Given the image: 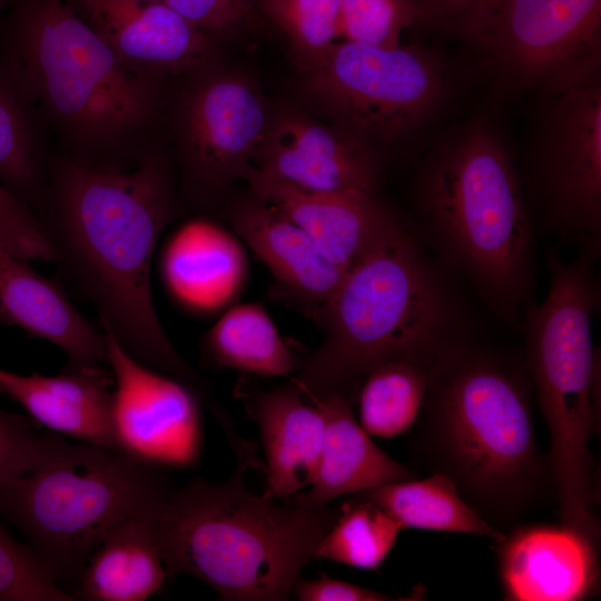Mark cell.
Returning a JSON list of instances; mask_svg holds the SVG:
<instances>
[{"mask_svg":"<svg viewBox=\"0 0 601 601\" xmlns=\"http://www.w3.org/2000/svg\"><path fill=\"white\" fill-rule=\"evenodd\" d=\"M230 221L282 288L319 318L345 272L304 229L256 197L236 206Z\"/></svg>","mask_w":601,"mask_h":601,"instance_id":"obj_21","label":"cell"},{"mask_svg":"<svg viewBox=\"0 0 601 601\" xmlns=\"http://www.w3.org/2000/svg\"><path fill=\"white\" fill-rule=\"evenodd\" d=\"M169 492L160 467L48 434L32 467L0 489V512L65 590L77 588L88 558L112 528L156 510Z\"/></svg>","mask_w":601,"mask_h":601,"instance_id":"obj_5","label":"cell"},{"mask_svg":"<svg viewBox=\"0 0 601 601\" xmlns=\"http://www.w3.org/2000/svg\"><path fill=\"white\" fill-rule=\"evenodd\" d=\"M594 300L585 265L554 263L548 295L530 316L528 367L550 431L549 465L561 524L598 542L590 452L599 377L591 334Z\"/></svg>","mask_w":601,"mask_h":601,"instance_id":"obj_7","label":"cell"},{"mask_svg":"<svg viewBox=\"0 0 601 601\" xmlns=\"http://www.w3.org/2000/svg\"><path fill=\"white\" fill-rule=\"evenodd\" d=\"M8 65L30 98L86 145L112 144L155 111L146 73L127 66L67 0H19Z\"/></svg>","mask_w":601,"mask_h":601,"instance_id":"obj_6","label":"cell"},{"mask_svg":"<svg viewBox=\"0 0 601 601\" xmlns=\"http://www.w3.org/2000/svg\"><path fill=\"white\" fill-rule=\"evenodd\" d=\"M544 139L548 186L559 214L597 233L601 219V83L599 68L553 89Z\"/></svg>","mask_w":601,"mask_h":601,"instance_id":"obj_14","label":"cell"},{"mask_svg":"<svg viewBox=\"0 0 601 601\" xmlns=\"http://www.w3.org/2000/svg\"><path fill=\"white\" fill-rule=\"evenodd\" d=\"M3 1H4V0H0V8H1V6H2Z\"/></svg>","mask_w":601,"mask_h":601,"instance_id":"obj_38","label":"cell"},{"mask_svg":"<svg viewBox=\"0 0 601 601\" xmlns=\"http://www.w3.org/2000/svg\"><path fill=\"white\" fill-rule=\"evenodd\" d=\"M342 0H263L306 72L319 63L341 37Z\"/></svg>","mask_w":601,"mask_h":601,"instance_id":"obj_30","label":"cell"},{"mask_svg":"<svg viewBox=\"0 0 601 601\" xmlns=\"http://www.w3.org/2000/svg\"><path fill=\"white\" fill-rule=\"evenodd\" d=\"M159 506L121 521L105 535L82 569L76 599L145 601L161 589L168 574L155 531Z\"/></svg>","mask_w":601,"mask_h":601,"instance_id":"obj_24","label":"cell"},{"mask_svg":"<svg viewBox=\"0 0 601 601\" xmlns=\"http://www.w3.org/2000/svg\"><path fill=\"white\" fill-rule=\"evenodd\" d=\"M52 203L55 258L93 302L104 329L141 363L208 397L165 334L151 295L154 253L173 213L162 159L147 156L130 171L65 161L53 176Z\"/></svg>","mask_w":601,"mask_h":601,"instance_id":"obj_1","label":"cell"},{"mask_svg":"<svg viewBox=\"0 0 601 601\" xmlns=\"http://www.w3.org/2000/svg\"><path fill=\"white\" fill-rule=\"evenodd\" d=\"M30 99L8 62H0V183L26 206L41 177Z\"/></svg>","mask_w":601,"mask_h":601,"instance_id":"obj_28","label":"cell"},{"mask_svg":"<svg viewBox=\"0 0 601 601\" xmlns=\"http://www.w3.org/2000/svg\"><path fill=\"white\" fill-rule=\"evenodd\" d=\"M421 200L443 245L501 306L523 296L531 229L521 189L499 138L466 129L432 159Z\"/></svg>","mask_w":601,"mask_h":601,"instance_id":"obj_8","label":"cell"},{"mask_svg":"<svg viewBox=\"0 0 601 601\" xmlns=\"http://www.w3.org/2000/svg\"><path fill=\"white\" fill-rule=\"evenodd\" d=\"M505 0H413L418 20L483 45Z\"/></svg>","mask_w":601,"mask_h":601,"instance_id":"obj_33","label":"cell"},{"mask_svg":"<svg viewBox=\"0 0 601 601\" xmlns=\"http://www.w3.org/2000/svg\"><path fill=\"white\" fill-rule=\"evenodd\" d=\"M318 319L324 341L295 378L311 402L329 394L354 401L374 367L396 359L432 364L450 347L445 295L395 218L345 273Z\"/></svg>","mask_w":601,"mask_h":601,"instance_id":"obj_4","label":"cell"},{"mask_svg":"<svg viewBox=\"0 0 601 601\" xmlns=\"http://www.w3.org/2000/svg\"><path fill=\"white\" fill-rule=\"evenodd\" d=\"M415 20L413 0H342L341 4V36L347 41L394 48Z\"/></svg>","mask_w":601,"mask_h":601,"instance_id":"obj_31","label":"cell"},{"mask_svg":"<svg viewBox=\"0 0 601 601\" xmlns=\"http://www.w3.org/2000/svg\"><path fill=\"white\" fill-rule=\"evenodd\" d=\"M204 351L215 364L265 377L284 376L300 364L266 311L240 304L209 329Z\"/></svg>","mask_w":601,"mask_h":601,"instance_id":"obj_26","label":"cell"},{"mask_svg":"<svg viewBox=\"0 0 601 601\" xmlns=\"http://www.w3.org/2000/svg\"><path fill=\"white\" fill-rule=\"evenodd\" d=\"M0 323L55 344L68 356V366L108 365L105 332L96 329L55 283L2 246Z\"/></svg>","mask_w":601,"mask_h":601,"instance_id":"obj_19","label":"cell"},{"mask_svg":"<svg viewBox=\"0 0 601 601\" xmlns=\"http://www.w3.org/2000/svg\"><path fill=\"white\" fill-rule=\"evenodd\" d=\"M506 600L578 601L597 593V544L563 524L513 529L496 542Z\"/></svg>","mask_w":601,"mask_h":601,"instance_id":"obj_15","label":"cell"},{"mask_svg":"<svg viewBox=\"0 0 601 601\" xmlns=\"http://www.w3.org/2000/svg\"><path fill=\"white\" fill-rule=\"evenodd\" d=\"M353 400L329 394L312 403L324 416L325 430L317 472L308 491L293 497L326 505L390 482L414 479L415 473L380 449L356 421Z\"/></svg>","mask_w":601,"mask_h":601,"instance_id":"obj_22","label":"cell"},{"mask_svg":"<svg viewBox=\"0 0 601 601\" xmlns=\"http://www.w3.org/2000/svg\"><path fill=\"white\" fill-rule=\"evenodd\" d=\"M292 594L299 601H388L393 595L322 574L319 578L298 579Z\"/></svg>","mask_w":601,"mask_h":601,"instance_id":"obj_37","label":"cell"},{"mask_svg":"<svg viewBox=\"0 0 601 601\" xmlns=\"http://www.w3.org/2000/svg\"><path fill=\"white\" fill-rule=\"evenodd\" d=\"M41 439L30 422L0 408V489L32 467Z\"/></svg>","mask_w":601,"mask_h":601,"instance_id":"obj_36","label":"cell"},{"mask_svg":"<svg viewBox=\"0 0 601 601\" xmlns=\"http://www.w3.org/2000/svg\"><path fill=\"white\" fill-rule=\"evenodd\" d=\"M482 46L518 82L556 89L600 67L601 0H505Z\"/></svg>","mask_w":601,"mask_h":601,"instance_id":"obj_10","label":"cell"},{"mask_svg":"<svg viewBox=\"0 0 601 601\" xmlns=\"http://www.w3.org/2000/svg\"><path fill=\"white\" fill-rule=\"evenodd\" d=\"M352 496L377 504L402 529L475 534L495 542L505 536L463 499L452 479L440 472L424 480L390 482Z\"/></svg>","mask_w":601,"mask_h":601,"instance_id":"obj_25","label":"cell"},{"mask_svg":"<svg viewBox=\"0 0 601 601\" xmlns=\"http://www.w3.org/2000/svg\"><path fill=\"white\" fill-rule=\"evenodd\" d=\"M252 168L309 193L375 195L378 178L371 144L298 111L269 119Z\"/></svg>","mask_w":601,"mask_h":601,"instance_id":"obj_13","label":"cell"},{"mask_svg":"<svg viewBox=\"0 0 601 601\" xmlns=\"http://www.w3.org/2000/svg\"><path fill=\"white\" fill-rule=\"evenodd\" d=\"M306 73V89L337 125L368 144H391L417 128L445 95L444 69L416 47L337 41Z\"/></svg>","mask_w":601,"mask_h":601,"instance_id":"obj_9","label":"cell"},{"mask_svg":"<svg viewBox=\"0 0 601 601\" xmlns=\"http://www.w3.org/2000/svg\"><path fill=\"white\" fill-rule=\"evenodd\" d=\"M402 526L377 504L352 496L318 542L314 558L362 570H377L394 548Z\"/></svg>","mask_w":601,"mask_h":601,"instance_id":"obj_29","label":"cell"},{"mask_svg":"<svg viewBox=\"0 0 601 601\" xmlns=\"http://www.w3.org/2000/svg\"><path fill=\"white\" fill-rule=\"evenodd\" d=\"M104 332L114 378L111 426L117 450L160 469L194 464L201 447L197 394L138 361Z\"/></svg>","mask_w":601,"mask_h":601,"instance_id":"obj_11","label":"cell"},{"mask_svg":"<svg viewBox=\"0 0 601 601\" xmlns=\"http://www.w3.org/2000/svg\"><path fill=\"white\" fill-rule=\"evenodd\" d=\"M175 11L210 36L237 31L252 18V0H148Z\"/></svg>","mask_w":601,"mask_h":601,"instance_id":"obj_35","label":"cell"},{"mask_svg":"<svg viewBox=\"0 0 601 601\" xmlns=\"http://www.w3.org/2000/svg\"><path fill=\"white\" fill-rule=\"evenodd\" d=\"M257 422L265 451L267 485L264 495L288 499L315 479L324 439V416L294 383L244 394Z\"/></svg>","mask_w":601,"mask_h":601,"instance_id":"obj_20","label":"cell"},{"mask_svg":"<svg viewBox=\"0 0 601 601\" xmlns=\"http://www.w3.org/2000/svg\"><path fill=\"white\" fill-rule=\"evenodd\" d=\"M161 269L177 300L191 309L210 312L236 296L246 260L234 236L214 223L197 219L183 225L168 240Z\"/></svg>","mask_w":601,"mask_h":601,"instance_id":"obj_23","label":"cell"},{"mask_svg":"<svg viewBox=\"0 0 601 601\" xmlns=\"http://www.w3.org/2000/svg\"><path fill=\"white\" fill-rule=\"evenodd\" d=\"M255 462L237 459L224 482L196 479L170 490L155 518L168 579L194 575L229 601L292 595L338 510L252 493L243 475Z\"/></svg>","mask_w":601,"mask_h":601,"instance_id":"obj_3","label":"cell"},{"mask_svg":"<svg viewBox=\"0 0 601 601\" xmlns=\"http://www.w3.org/2000/svg\"><path fill=\"white\" fill-rule=\"evenodd\" d=\"M46 572L32 550L0 526V601H71Z\"/></svg>","mask_w":601,"mask_h":601,"instance_id":"obj_32","label":"cell"},{"mask_svg":"<svg viewBox=\"0 0 601 601\" xmlns=\"http://www.w3.org/2000/svg\"><path fill=\"white\" fill-rule=\"evenodd\" d=\"M130 68L184 71L205 63L213 38L169 8L148 0H68Z\"/></svg>","mask_w":601,"mask_h":601,"instance_id":"obj_16","label":"cell"},{"mask_svg":"<svg viewBox=\"0 0 601 601\" xmlns=\"http://www.w3.org/2000/svg\"><path fill=\"white\" fill-rule=\"evenodd\" d=\"M0 246L26 260L55 259L47 230L28 206L0 183Z\"/></svg>","mask_w":601,"mask_h":601,"instance_id":"obj_34","label":"cell"},{"mask_svg":"<svg viewBox=\"0 0 601 601\" xmlns=\"http://www.w3.org/2000/svg\"><path fill=\"white\" fill-rule=\"evenodd\" d=\"M432 364L396 359L371 370L357 392L359 424L371 436L406 433L422 411Z\"/></svg>","mask_w":601,"mask_h":601,"instance_id":"obj_27","label":"cell"},{"mask_svg":"<svg viewBox=\"0 0 601 601\" xmlns=\"http://www.w3.org/2000/svg\"><path fill=\"white\" fill-rule=\"evenodd\" d=\"M114 378L102 365L68 366L55 376L0 368V392L41 425L82 443L117 450L112 426Z\"/></svg>","mask_w":601,"mask_h":601,"instance_id":"obj_18","label":"cell"},{"mask_svg":"<svg viewBox=\"0 0 601 601\" xmlns=\"http://www.w3.org/2000/svg\"><path fill=\"white\" fill-rule=\"evenodd\" d=\"M256 198L290 219L345 273L393 221L392 214L364 193H309L268 178L250 168Z\"/></svg>","mask_w":601,"mask_h":601,"instance_id":"obj_17","label":"cell"},{"mask_svg":"<svg viewBox=\"0 0 601 601\" xmlns=\"http://www.w3.org/2000/svg\"><path fill=\"white\" fill-rule=\"evenodd\" d=\"M180 120L187 168L207 189L246 178L269 124L253 86L225 73L206 76L189 89Z\"/></svg>","mask_w":601,"mask_h":601,"instance_id":"obj_12","label":"cell"},{"mask_svg":"<svg viewBox=\"0 0 601 601\" xmlns=\"http://www.w3.org/2000/svg\"><path fill=\"white\" fill-rule=\"evenodd\" d=\"M422 411L414 446L495 529L516 522L553 490L528 382L506 361L446 348L430 367Z\"/></svg>","mask_w":601,"mask_h":601,"instance_id":"obj_2","label":"cell"}]
</instances>
